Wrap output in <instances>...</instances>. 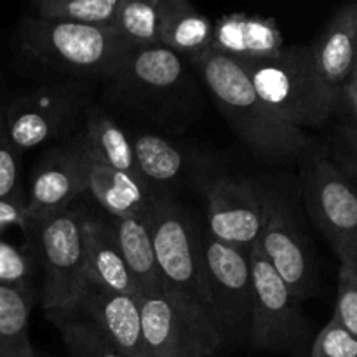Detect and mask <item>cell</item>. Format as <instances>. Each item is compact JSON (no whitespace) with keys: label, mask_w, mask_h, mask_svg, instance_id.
<instances>
[{"label":"cell","mask_w":357,"mask_h":357,"mask_svg":"<svg viewBox=\"0 0 357 357\" xmlns=\"http://www.w3.org/2000/svg\"><path fill=\"white\" fill-rule=\"evenodd\" d=\"M194 66L230 128L255 155L271 162L314 155L312 139L302 129L282 122L260 100L241 63L208 51Z\"/></svg>","instance_id":"cell-1"},{"label":"cell","mask_w":357,"mask_h":357,"mask_svg":"<svg viewBox=\"0 0 357 357\" xmlns=\"http://www.w3.org/2000/svg\"><path fill=\"white\" fill-rule=\"evenodd\" d=\"M17 47L28 61L66 82L112 79L131 49L108 28L47 21L28 14L17 28Z\"/></svg>","instance_id":"cell-2"},{"label":"cell","mask_w":357,"mask_h":357,"mask_svg":"<svg viewBox=\"0 0 357 357\" xmlns=\"http://www.w3.org/2000/svg\"><path fill=\"white\" fill-rule=\"evenodd\" d=\"M241 65L260 100L293 128H321L340 110V98L317 75L309 45H284L272 58Z\"/></svg>","instance_id":"cell-3"},{"label":"cell","mask_w":357,"mask_h":357,"mask_svg":"<svg viewBox=\"0 0 357 357\" xmlns=\"http://www.w3.org/2000/svg\"><path fill=\"white\" fill-rule=\"evenodd\" d=\"M84 222L86 213L68 208L28 222L24 230L42 265L40 305L51 323L72 316L77 296L86 284Z\"/></svg>","instance_id":"cell-4"},{"label":"cell","mask_w":357,"mask_h":357,"mask_svg":"<svg viewBox=\"0 0 357 357\" xmlns=\"http://www.w3.org/2000/svg\"><path fill=\"white\" fill-rule=\"evenodd\" d=\"M149 225L164 288L208 312L201 232L192 216L160 192L149 211Z\"/></svg>","instance_id":"cell-5"},{"label":"cell","mask_w":357,"mask_h":357,"mask_svg":"<svg viewBox=\"0 0 357 357\" xmlns=\"http://www.w3.org/2000/svg\"><path fill=\"white\" fill-rule=\"evenodd\" d=\"M139 309L150 357H209L225 342L202 307L166 288L139 295Z\"/></svg>","instance_id":"cell-6"},{"label":"cell","mask_w":357,"mask_h":357,"mask_svg":"<svg viewBox=\"0 0 357 357\" xmlns=\"http://www.w3.org/2000/svg\"><path fill=\"white\" fill-rule=\"evenodd\" d=\"M302 195L314 225L340 264L357 268V183L326 153H314L302 171Z\"/></svg>","instance_id":"cell-7"},{"label":"cell","mask_w":357,"mask_h":357,"mask_svg":"<svg viewBox=\"0 0 357 357\" xmlns=\"http://www.w3.org/2000/svg\"><path fill=\"white\" fill-rule=\"evenodd\" d=\"M253 272V310L248 338L258 351L300 354L309 342V324L291 289L255 244L250 251Z\"/></svg>","instance_id":"cell-8"},{"label":"cell","mask_w":357,"mask_h":357,"mask_svg":"<svg viewBox=\"0 0 357 357\" xmlns=\"http://www.w3.org/2000/svg\"><path fill=\"white\" fill-rule=\"evenodd\" d=\"M206 309L223 338L246 333L253 310V272L250 251L220 243L201 232Z\"/></svg>","instance_id":"cell-9"},{"label":"cell","mask_w":357,"mask_h":357,"mask_svg":"<svg viewBox=\"0 0 357 357\" xmlns=\"http://www.w3.org/2000/svg\"><path fill=\"white\" fill-rule=\"evenodd\" d=\"M87 103L84 82L37 87L13 98L3 107V124L17 153L68 135Z\"/></svg>","instance_id":"cell-10"},{"label":"cell","mask_w":357,"mask_h":357,"mask_svg":"<svg viewBox=\"0 0 357 357\" xmlns=\"http://www.w3.org/2000/svg\"><path fill=\"white\" fill-rule=\"evenodd\" d=\"M257 246L298 302L314 295L312 250L293 208L278 194H267V216Z\"/></svg>","instance_id":"cell-11"},{"label":"cell","mask_w":357,"mask_h":357,"mask_svg":"<svg viewBox=\"0 0 357 357\" xmlns=\"http://www.w3.org/2000/svg\"><path fill=\"white\" fill-rule=\"evenodd\" d=\"M267 216V194L251 181L220 176L206 187L208 232L220 243L250 251Z\"/></svg>","instance_id":"cell-12"},{"label":"cell","mask_w":357,"mask_h":357,"mask_svg":"<svg viewBox=\"0 0 357 357\" xmlns=\"http://www.w3.org/2000/svg\"><path fill=\"white\" fill-rule=\"evenodd\" d=\"M86 192L87 157L79 143L54 146L44 153L31 174L30 190L24 199L28 222L72 208L73 202Z\"/></svg>","instance_id":"cell-13"},{"label":"cell","mask_w":357,"mask_h":357,"mask_svg":"<svg viewBox=\"0 0 357 357\" xmlns=\"http://www.w3.org/2000/svg\"><path fill=\"white\" fill-rule=\"evenodd\" d=\"M73 314L93 321L124 357H150L143 338L139 296L108 293L86 282Z\"/></svg>","instance_id":"cell-14"},{"label":"cell","mask_w":357,"mask_h":357,"mask_svg":"<svg viewBox=\"0 0 357 357\" xmlns=\"http://www.w3.org/2000/svg\"><path fill=\"white\" fill-rule=\"evenodd\" d=\"M314 66L324 86L340 98L357 66V2L335 10L312 45Z\"/></svg>","instance_id":"cell-15"},{"label":"cell","mask_w":357,"mask_h":357,"mask_svg":"<svg viewBox=\"0 0 357 357\" xmlns=\"http://www.w3.org/2000/svg\"><path fill=\"white\" fill-rule=\"evenodd\" d=\"M284 47L281 28L271 17L232 13L213 24L211 51L229 56L237 63L272 58Z\"/></svg>","instance_id":"cell-16"},{"label":"cell","mask_w":357,"mask_h":357,"mask_svg":"<svg viewBox=\"0 0 357 357\" xmlns=\"http://www.w3.org/2000/svg\"><path fill=\"white\" fill-rule=\"evenodd\" d=\"M183 73V59L159 45L129 52L108 82H114L119 93L132 100L153 98L176 89Z\"/></svg>","instance_id":"cell-17"},{"label":"cell","mask_w":357,"mask_h":357,"mask_svg":"<svg viewBox=\"0 0 357 357\" xmlns=\"http://www.w3.org/2000/svg\"><path fill=\"white\" fill-rule=\"evenodd\" d=\"M84 257L87 284L117 295L136 298L142 295L115 243L110 223L87 213L84 222Z\"/></svg>","instance_id":"cell-18"},{"label":"cell","mask_w":357,"mask_h":357,"mask_svg":"<svg viewBox=\"0 0 357 357\" xmlns=\"http://www.w3.org/2000/svg\"><path fill=\"white\" fill-rule=\"evenodd\" d=\"M87 192L96 199L103 211L115 220L149 215L152 202L160 194L139 176L122 173L89 157H87Z\"/></svg>","instance_id":"cell-19"},{"label":"cell","mask_w":357,"mask_h":357,"mask_svg":"<svg viewBox=\"0 0 357 357\" xmlns=\"http://www.w3.org/2000/svg\"><path fill=\"white\" fill-rule=\"evenodd\" d=\"M160 45L192 63L213 44V23L187 0H160Z\"/></svg>","instance_id":"cell-20"},{"label":"cell","mask_w":357,"mask_h":357,"mask_svg":"<svg viewBox=\"0 0 357 357\" xmlns=\"http://www.w3.org/2000/svg\"><path fill=\"white\" fill-rule=\"evenodd\" d=\"M108 223H110L122 258H124L142 295L160 291L164 288V282L159 267H157L155 253H153L149 215L124 220L110 218Z\"/></svg>","instance_id":"cell-21"},{"label":"cell","mask_w":357,"mask_h":357,"mask_svg":"<svg viewBox=\"0 0 357 357\" xmlns=\"http://www.w3.org/2000/svg\"><path fill=\"white\" fill-rule=\"evenodd\" d=\"M77 143L89 159L122 171V173L139 176L136 169L131 138L107 112L100 108H91L87 112L84 131Z\"/></svg>","instance_id":"cell-22"},{"label":"cell","mask_w":357,"mask_h":357,"mask_svg":"<svg viewBox=\"0 0 357 357\" xmlns=\"http://www.w3.org/2000/svg\"><path fill=\"white\" fill-rule=\"evenodd\" d=\"M131 143L138 174L153 190L176 183L190 169L188 153L162 136L145 132L135 136Z\"/></svg>","instance_id":"cell-23"},{"label":"cell","mask_w":357,"mask_h":357,"mask_svg":"<svg viewBox=\"0 0 357 357\" xmlns=\"http://www.w3.org/2000/svg\"><path fill=\"white\" fill-rule=\"evenodd\" d=\"M33 293L0 284V357H37L30 340Z\"/></svg>","instance_id":"cell-24"},{"label":"cell","mask_w":357,"mask_h":357,"mask_svg":"<svg viewBox=\"0 0 357 357\" xmlns=\"http://www.w3.org/2000/svg\"><path fill=\"white\" fill-rule=\"evenodd\" d=\"M160 0H121L110 30L131 51L159 47Z\"/></svg>","instance_id":"cell-25"},{"label":"cell","mask_w":357,"mask_h":357,"mask_svg":"<svg viewBox=\"0 0 357 357\" xmlns=\"http://www.w3.org/2000/svg\"><path fill=\"white\" fill-rule=\"evenodd\" d=\"M121 0H37L31 16L110 30Z\"/></svg>","instance_id":"cell-26"},{"label":"cell","mask_w":357,"mask_h":357,"mask_svg":"<svg viewBox=\"0 0 357 357\" xmlns=\"http://www.w3.org/2000/svg\"><path fill=\"white\" fill-rule=\"evenodd\" d=\"M70 357H124L91 319L72 314L54 321Z\"/></svg>","instance_id":"cell-27"},{"label":"cell","mask_w":357,"mask_h":357,"mask_svg":"<svg viewBox=\"0 0 357 357\" xmlns=\"http://www.w3.org/2000/svg\"><path fill=\"white\" fill-rule=\"evenodd\" d=\"M33 268L31 250H21L0 237V284L31 291Z\"/></svg>","instance_id":"cell-28"},{"label":"cell","mask_w":357,"mask_h":357,"mask_svg":"<svg viewBox=\"0 0 357 357\" xmlns=\"http://www.w3.org/2000/svg\"><path fill=\"white\" fill-rule=\"evenodd\" d=\"M331 319L357 337V268L351 264H340L337 302Z\"/></svg>","instance_id":"cell-29"},{"label":"cell","mask_w":357,"mask_h":357,"mask_svg":"<svg viewBox=\"0 0 357 357\" xmlns=\"http://www.w3.org/2000/svg\"><path fill=\"white\" fill-rule=\"evenodd\" d=\"M0 199L24 202L20 181V153L7 136L3 108H0Z\"/></svg>","instance_id":"cell-30"},{"label":"cell","mask_w":357,"mask_h":357,"mask_svg":"<svg viewBox=\"0 0 357 357\" xmlns=\"http://www.w3.org/2000/svg\"><path fill=\"white\" fill-rule=\"evenodd\" d=\"M309 357H357V337L330 319L314 338Z\"/></svg>","instance_id":"cell-31"},{"label":"cell","mask_w":357,"mask_h":357,"mask_svg":"<svg viewBox=\"0 0 357 357\" xmlns=\"http://www.w3.org/2000/svg\"><path fill=\"white\" fill-rule=\"evenodd\" d=\"M330 159L357 183V129L349 122L335 128L330 139Z\"/></svg>","instance_id":"cell-32"},{"label":"cell","mask_w":357,"mask_h":357,"mask_svg":"<svg viewBox=\"0 0 357 357\" xmlns=\"http://www.w3.org/2000/svg\"><path fill=\"white\" fill-rule=\"evenodd\" d=\"M26 225L28 216L24 202L0 199V236L10 227H20V229L26 230Z\"/></svg>","instance_id":"cell-33"},{"label":"cell","mask_w":357,"mask_h":357,"mask_svg":"<svg viewBox=\"0 0 357 357\" xmlns=\"http://www.w3.org/2000/svg\"><path fill=\"white\" fill-rule=\"evenodd\" d=\"M340 108L347 110V114L352 119V122H349V124H352L357 129V82L354 79L349 80L342 89Z\"/></svg>","instance_id":"cell-34"},{"label":"cell","mask_w":357,"mask_h":357,"mask_svg":"<svg viewBox=\"0 0 357 357\" xmlns=\"http://www.w3.org/2000/svg\"><path fill=\"white\" fill-rule=\"evenodd\" d=\"M352 79H354L357 82V66H356V72H354V75H352Z\"/></svg>","instance_id":"cell-35"}]
</instances>
